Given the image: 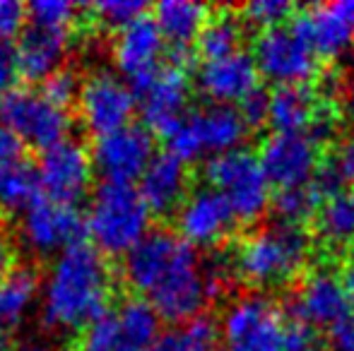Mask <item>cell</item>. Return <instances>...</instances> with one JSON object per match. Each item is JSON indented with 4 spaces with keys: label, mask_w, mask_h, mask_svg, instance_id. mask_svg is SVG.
I'll return each instance as SVG.
<instances>
[{
    "label": "cell",
    "mask_w": 354,
    "mask_h": 351,
    "mask_svg": "<svg viewBox=\"0 0 354 351\" xmlns=\"http://www.w3.org/2000/svg\"><path fill=\"white\" fill-rule=\"evenodd\" d=\"M123 279L145 296L157 315L183 325L210 299L207 274L196 248L169 229H154L123 258Z\"/></svg>",
    "instance_id": "6da1fadb"
},
{
    "label": "cell",
    "mask_w": 354,
    "mask_h": 351,
    "mask_svg": "<svg viewBox=\"0 0 354 351\" xmlns=\"http://www.w3.org/2000/svg\"><path fill=\"white\" fill-rule=\"evenodd\" d=\"M113 279L92 243H77L53 260L44 281L41 320L48 330L80 332L109 310Z\"/></svg>",
    "instance_id": "7a4b0ae2"
},
{
    "label": "cell",
    "mask_w": 354,
    "mask_h": 351,
    "mask_svg": "<svg viewBox=\"0 0 354 351\" xmlns=\"http://www.w3.org/2000/svg\"><path fill=\"white\" fill-rule=\"evenodd\" d=\"M311 241L301 226L270 224L243 236L232 253V272L253 289H277L301 274Z\"/></svg>",
    "instance_id": "3957f363"
},
{
    "label": "cell",
    "mask_w": 354,
    "mask_h": 351,
    "mask_svg": "<svg viewBox=\"0 0 354 351\" xmlns=\"http://www.w3.org/2000/svg\"><path fill=\"white\" fill-rule=\"evenodd\" d=\"M87 236L102 255H123L149 234L152 212L131 183L104 181L94 190L92 205L84 217Z\"/></svg>",
    "instance_id": "277c9868"
},
{
    "label": "cell",
    "mask_w": 354,
    "mask_h": 351,
    "mask_svg": "<svg viewBox=\"0 0 354 351\" xmlns=\"http://www.w3.org/2000/svg\"><path fill=\"white\" fill-rule=\"evenodd\" d=\"M207 188L217 190L229 202L236 221L251 224L261 219L270 205V183H268L258 157L248 150H232L214 154L203 166Z\"/></svg>",
    "instance_id": "5b68a950"
},
{
    "label": "cell",
    "mask_w": 354,
    "mask_h": 351,
    "mask_svg": "<svg viewBox=\"0 0 354 351\" xmlns=\"http://www.w3.org/2000/svg\"><path fill=\"white\" fill-rule=\"evenodd\" d=\"M217 332L224 351H282L284 313L263 294L239 296L222 313Z\"/></svg>",
    "instance_id": "8992f818"
},
{
    "label": "cell",
    "mask_w": 354,
    "mask_h": 351,
    "mask_svg": "<svg viewBox=\"0 0 354 351\" xmlns=\"http://www.w3.org/2000/svg\"><path fill=\"white\" fill-rule=\"evenodd\" d=\"M0 126L15 132L22 145L44 152L68 140L71 113L48 101L39 89L15 87L0 97Z\"/></svg>",
    "instance_id": "52a82bcc"
},
{
    "label": "cell",
    "mask_w": 354,
    "mask_h": 351,
    "mask_svg": "<svg viewBox=\"0 0 354 351\" xmlns=\"http://www.w3.org/2000/svg\"><path fill=\"white\" fill-rule=\"evenodd\" d=\"M251 58L258 72L277 87L306 85L318 75V56L287 24L258 34Z\"/></svg>",
    "instance_id": "ba28073f"
},
{
    "label": "cell",
    "mask_w": 354,
    "mask_h": 351,
    "mask_svg": "<svg viewBox=\"0 0 354 351\" xmlns=\"http://www.w3.org/2000/svg\"><path fill=\"white\" fill-rule=\"evenodd\" d=\"M258 161L277 190L306 185L321 169V142L308 132H272L263 142Z\"/></svg>",
    "instance_id": "9c48e42d"
},
{
    "label": "cell",
    "mask_w": 354,
    "mask_h": 351,
    "mask_svg": "<svg viewBox=\"0 0 354 351\" xmlns=\"http://www.w3.org/2000/svg\"><path fill=\"white\" fill-rule=\"evenodd\" d=\"M138 97L126 80L102 70L82 80L77 97L80 118L92 135H106L118 128L131 126Z\"/></svg>",
    "instance_id": "30bf717a"
},
{
    "label": "cell",
    "mask_w": 354,
    "mask_h": 351,
    "mask_svg": "<svg viewBox=\"0 0 354 351\" xmlns=\"http://www.w3.org/2000/svg\"><path fill=\"white\" fill-rule=\"evenodd\" d=\"M154 135L145 126L118 128L99 135L92 145V166L109 183H131L140 178L147 164L154 159Z\"/></svg>",
    "instance_id": "8fae6325"
},
{
    "label": "cell",
    "mask_w": 354,
    "mask_h": 351,
    "mask_svg": "<svg viewBox=\"0 0 354 351\" xmlns=\"http://www.w3.org/2000/svg\"><path fill=\"white\" fill-rule=\"evenodd\" d=\"M37 171L44 197L71 207L87 195L94 176L89 150L71 137L44 150Z\"/></svg>",
    "instance_id": "7c38bea8"
},
{
    "label": "cell",
    "mask_w": 354,
    "mask_h": 351,
    "mask_svg": "<svg viewBox=\"0 0 354 351\" xmlns=\"http://www.w3.org/2000/svg\"><path fill=\"white\" fill-rule=\"evenodd\" d=\"M22 241L37 255H53L87 241V221L77 207L39 197L22 217Z\"/></svg>",
    "instance_id": "4fadbf2b"
},
{
    "label": "cell",
    "mask_w": 354,
    "mask_h": 351,
    "mask_svg": "<svg viewBox=\"0 0 354 351\" xmlns=\"http://www.w3.org/2000/svg\"><path fill=\"white\" fill-rule=\"evenodd\" d=\"M162 53L164 37L149 14H142L136 22L123 27L121 32H116L111 46L113 63H116L118 72L126 75V82L136 92V97L162 70V66H159Z\"/></svg>",
    "instance_id": "5bb4252c"
},
{
    "label": "cell",
    "mask_w": 354,
    "mask_h": 351,
    "mask_svg": "<svg viewBox=\"0 0 354 351\" xmlns=\"http://www.w3.org/2000/svg\"><path fill=\"white\" fill-rule=\"evenodd\" d=\"M284 315L304 320L316 330H333L352 315V303L347 299L342 279L335 272L313 270L311 274L304 277L299 289L294 291Z\"/></svg>",
    "instance_id": "9a60e30c"
},
{
    "label": "cell",
    "mask_w": 354,
    "mask_h": 351,
    "mask_svg": "<svg viewBox=\"0 0 354 351\" xmlns=\"http://www.w3.org/2000/svg\"><path fill=\"white\" fill-rule=\"evenodd\" d=\"M229 202L212 188H198L188 192L186 200L176 210V229L186 243L191 245H219L234 234L236 229Z\"/></svg>",
    "instance_id": "2e32d148"
},
{
    "label": "cell",
    "mask_w": 354,
    "mask_h": 351,
    "mask_svg": "<svg viewBox=\"0 0 354 351\" xmlns=\"http://www.w3.org/2000/svg\"><path fill=\"white\" fill-rule=\"evenodd\" d=\"M289 27L318 58H337L354 43V0L311 5L301 12H294Z\"/></svg>",
    "instance_id": "e0dca14e"
},
{
    "label": "cell",
    "mask_w": 354,
    "mask_h": 351,
    "mask_svg": "<svg viewBox=\"0 0 354 351\" xmlns=\"http://www.w3.org/2000/svg\"><path fill=\"white\" fill-rule=\"evenodd\" d=\"M188 77L183 70L164 66L152 82L138 94L145 128L152 135L167 137L188 116Z\"/></svg>",
    "instance_id": "ac0fdd59"
},
{
    "label": "cell",
    "mask_w": 354,
    "mask_h": 351,
    "mask_svg": "<svg viewBox=\"0 0 354 351\" xmlns=\"http://www.w3.org/2000/svg\"><path fill=\"white\" fill-rule=\"evenodd\" d=\"M261 72L253 63L251 53H234L217 61H203L198 70V87L212 103L234 106L241 103L246 97L258 92Z\"/></svg>",
    "instance_id": "d6986e66"
},
{
    "label": "cell",
    "mask_w": 354,
    "mask_h": 351,
    "mask_svg": "<svg viewBox=\"0 0 354 351\" xmlns=\"http://www.w3.org/2000/svg\"><path fill=\"white\" fill-rule=\"evenodd\" d=\"M71 34L73 32H66V29H51L29 22L19 32V41L12 48L17 77L32 85L51 77L66 58Z\"/></svg>",
    "instance_id": "ffe728a7"
},
{
    "label": "cell",
    "mask_w": 354,
    "mask_h": 351,
    "mask_svg": "<svg viewBox=\"0 0 354 351\" xmlns=\"http://www.w3.org/2000/svg\"><path fill=\"white\" fill-rule=\"evenodd\" d=\"M188 183H191L188 164H183L169 152H162V154H154V159L147 164L140 176L138 192L152 214H174L186 200Z\"/></svg>",
    "instance_id": "44dd1931"
},
{
    "label": "cell",
    "mask_w": 354,
    "mask_h": 351,
    "mask_svg": "<svg viewBox=\"0 0 354 351\" xmlns=\"http://www.w3.org/2000/svg\"><path fill=\"white\" fill-rule=\"evenodd\" d=\"M186 126L191 128L193 137L201 147V154L212 152V157L239 150L248 132L239 108L224 106V103H207V106L188 113Z\"/></svg>",
    "instance_id": "7402d4cb"
},
{
    "label": "cell",
    "mask_w": 354,
    "mask_h": 351,
    "mask_svg": "<svg viewBox=\"0 0 354 351\" xmlns=\"http://www.w3.org/2000/svg\"><path fill=\"white\" fill-rule=\"evenodd\" d=\"M152 19L171 48H191L210 19V8L193 0H162L154 5Z\"/></svg>",
    "instance_id": "603a6c76"
},
{
    "label": "cell",
    "mask_w": 354,
    "mask_h": 351,
    "mask_svg": "<svg viewBox=\"0 0 354 351\" xmlns=\"http://www.w3.org/2000/svg\"><path fill=\"white\" fill-rule=\"evenodd\" d=\"M121 351H152L162 337V318L145 299H128L116 310Z\"/></svg>",
    "instance_id": "cb8c5ba5"
},
{
    "label": "cell",
    "mask_w": 354,
    "mask_h": 351,
    "mask_svg": "<svg viewBox=\"0 0 354 351\" xmlns=\"http://www.w3.org/2000/svg\"><path fill=\"white\" fill-rule=\"evenodd\" d=\"M41 277L34 267H15L3 281H0V328H17L24 315L32 310L39 296Z\"/></svg>",
    "instance_id": "d4e9b609"
},
{
    "label": "cell",
    "mask_w": 354,
    "mask_h": 351,
    "mask_svg": "<svg viewBox=\"0 0 354 351\" xmlns=\"http://www.w3.org/2000/svg\"><path fill=\"white\" fill-rule=\"evenodd\" d=\"M39 197H41V183L32 161L22 157L0 164V214L27 212Z\"/></svg>",
    "instance_id": "484cf974"
},
{
    "label": "cell",
    "mask_w": 354,
    "mask_h": 351,
    "mask_svg": "<svg viewBox=\"0 0 354 351\" xmlns=\"http://www.w3.org/2000/svg\"><path fill=\"white\" fill-rule=\"evenodd\" d=\"M318 239L328 250H340L354 245V195L337 192L321 202L313 217Z\"/></svg>",
    "instance_id": "4316f807"
},
{
    "label": "cell",
    "mask_w": 354,
    "mask_h": 351,
    "mask_svg": "<svg viewBox=\"0 0 354 351\" xmlns=\"http://www.w3.org/2000/svg\"><path fill=\"white\" fill-rule=\"evenodd\" d=\"M241 19L229 12H219L207 19L205 29L198 37L196 51L201 53L203 61H217V58L234 56V53L241 51Z\"/></svg>",
    "instance_id": "83f0119b"
},
{
    "label": "cell",
    "mask_w": 354,
    "mask_h": 351,
    "mask_svg": "<svg viewBox=\"0 0 354 351\" xmlns=\"http://www.w3.org/2000/svg\"><path fill=\"white\" fill-rule=\"evenodd\" d=\"M219 332L205 315L188 320L178 328L164 332L152 351H217Z\"/></svg>",
    "instance_id": "f1b7e54d"
},
{
    "label": "cell",
    "mask_w": 354,
    "mask_h": 351,
    "mask_svg": "<svg viewBox=\"0 0 354 351\" xmlns=\"http://www.w3.org/2000/svg\"><path fill=\"white\" fill-rule=\"evenodd\" d=\"M323 202L321 190L316 188V183H306L299 188H287V190H277L272 207H275L277 221L292 226H301L304 221L313 219Z\"/></svg>",
    "instance_id": "f546056e"
},
{
    "label": "cell",
    "mask_w": 354,
    "mask_h": 351,
    "mask_svg": "<svg viewBox=\"0 0 354 351\" xmlns=\"http://www.w3.org/2000/svg\"><path fill=\"white\" fill-rule=\"evenodd\" d=\"M84 10H87V19L97 22L104 29H111V32H121L138 17L147 14V5L142 0H104V3H94Z\"/></svg>",
    "instance_id": "4dcf8cb0"
},
{
    "label": "cell",
    "mask_w": 354,
    "mask_h": 351,
    "mask_svg": "<svg viewBox=\"0 0 354 351\" xmlns=\"http://www.w3.org/2000/svg\"><path fill=\"white\" fill-rule=\"evenodd\" d=\"M73 351H121V332H118L116 313H104L97 320L80 330Z\"/></svg>",
    "instance_id": "1f68e13d"
},
{
    "label": "cell",
    "mask_w": 354,
    "mask_h": 351,
    "mask_svg": "<svg viewBox=\"0 0 354 351\" xmlns=\"http://www.w3.org/2000/svg\"><path fill=\"white\" fill-rule=\"evenodd\" d=\"M80 12H82V8L71 0H34L27 5V17L32 24L66 29V32H73Z\"/></svg>",
    "instance_id": "d6a6232c"
},
{
    "label": "cell",
    "mask_w": 354,
    "mask_h": 351,
    "mask_svg": "<svg viewBox=\"0 0 354 351\" xmlns=\"http://www.w3.org/2000/svg\"><path fill=\"white\" fill-rule=\"evenodd\" d=\"M294 12H297V8L287 0H253V3L243 5L239 19H241V24H251V27L266 32V29L282 27Z\"/></svg>",
    "instance_id": "836d02e7"
},
{
    "label": "cell",
    "mask_w": 354,
    "mask_h": 351,
    "mask_svg": "<svg viewBox=\"0 0 354 351\" xmlns=\"http://www.w3.org/2000/svg\"><path fill=\"white\" fill-rule=\"evenodd\" d=\"M80 89H82V80L80 75L71 68H58L51 77L41 82V89L39 92L48 99L51 103H56L58 108H71L73 103H77Z\"/></svg>",
    "instance_id": "e575fe53"
},
{
    "label": "cell",
    "mask_w": 354,
    "mask_h": 351,
    "mask_svg": "<svg viewBox=\"0 0 354 351\" xmlns=\"http://www.w3.org/2000/svg\"><path fill=\"white\" fill-rule=\"evenodd\" d=\"M282 351H321V337L318 330L308 323L284 315L282 332Z\"/></svg>",
    "instance_id": "d590c367"
},
{
    "label": "cell",
    "mask_w": 354,
    "mask_h": 351,
    "mask_svg": "<svg viewBox=\"0 0 354 351\" xmlns=\"http://www.w3.org/2000/svg\"><path fill=\"white\" fill-rule=\"evenodd\" d=\"M27 8L17 0H0V43H8L15 34L22 32Z\"/></svg>",
    "instance_id": "8d00e7d4"
},
{
    "label": "cell",
    "mask_w": 354,
    "mask_h": 351,
    "mask_svg": "<svg viewBox=\"0 0 354 351\" xmlns=\"http://www.w3.org/2000/svg\"><path fill=\"white\" fill-rule=\"evenodd\" d=\"M239 113H241V118H243V123H246L248 130H258V128H263L268 123V94L263 92V89L253 92L251 97H246L241 101Z\"/></svg>",
    "instance_id": "74e56055"
},
{
    "label": "cell",
    "mask_w": 354,
    "mask_h": 351,
    "mask_svg": "<svg viewBox=\"0 0 354 351\" xmlns=\"http://www.w3.org/2000/svg\"><path fill=\"white\" fill-rule=\"evenodd\" d=\"M17 68H15V51L10 43H0V97L15 89Z\"/></svg>",
    "instance_id": "f35d334b"
},
{
    "label": "cell",
    "mask_w": 354,
    "mask_h": 351,
    "mask_svg": "<svg viewBox=\"0 0 354 351\" xmlns=\"http://www.w3.org/2000/svg\"><path fill=\"white\" fill-rule=\"evenodd\" d=\"M330 161L335 164L342 183H345V185H352V190H354V137L347 142H342L340 150H337V154L333 157Z\"/></svg>",
    "instance_id": "ab89813d"
},
{
    "label": "cell",
    "mask_w": 354,
    "mask_h": 351,
    "mask_svg": "<svg viewBox=\"0 0 354 351\" xmlns=\"http://www.w3.org/2000/svg\"><path fill=\"white\" fill-rule=\"evenodd\" d=\"M17 267V248L15 241L10 236V231L5 229V224L0 221V281Z\"/></svg>",
    "instance_id": "60d3db41"
},
{
    "label": "cell",
    "mask_w": 354,
    "mask_h": 351,
    "mask_svg": "<svg viewBox=\"0 0 354 351\" xmlns=\"http://www.w3.org/2000/svg\"><path fill=\"white\" fill-rule=\"evenodd\" d=\"M22 150L24 145L19 142V137L15 132H10L5 126H0V164L22 159Z\"/></svg>",
    "instance_id": "b9f144b4"
},
{
    "label": "cell",
    "mask_w": 354,
    "mask_h": 351,
    "mask_svg": "<svg viewBox=\"0 0 354 351\" xmlns=\"http://www.w3.org/2000/svg\"><path fill=\"white\" fill-rule=\"evenodd\" d=\"M330 344L333 351H354V313L342 320L337 328H333Z\"/></svg>",
    "instance_id": "7bdbcfd3"
},
{
    "label": "cell",
    "mask_w": 354,
    "mask_h": 351,
    "mask_svg": "<svg viewBox=\"0 0 354 351\" xmlns=\"http://www.w3.org/2000/svg\"><path fill=\"white\" fill-rule=\"evenodd\" d=\"M340 279H342V286H345V291H347V299H350V303L354 305V260L345 267V272H342Z\"/></svg>",
    "instance_id": "ee69618b"
},
{
    "label": "cell",
    "mask_w": 354,
    "mask_h": 351,
    "mask_svg": "<svg viewBox=\"0 0 354 351\" xmlns=\"http://www.w3.org/2000/svg\"><path fill=\"white\" fill-rule=\"evenodd\" d=\"M345 113H347V118L354 123V82L347 87V92H345Z\"/></svg>",
    "instance_id": "f6af8a7d"
},
{
    "label": "cell",
    "mask_w": 354,
    "mask_h": 351,
    "mask_svg": "<svg viewBox=\"0 0 354 351\" xmlns=\"http://www.w3.org/2000/svg\"><path fill=\"white\" fill-rule=\"evenodd\" d=\"M3 342H5V330L0 328V349H3Z\"/></svg>",
    "instance_id": "bcb514c9"
}]
</instances>
